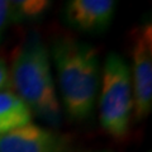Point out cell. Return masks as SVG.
I'll return each mask as SVG.
<instances>
[{
	"mask_svg": "<svg viewBox=\"0 0 152 152\" xmlns=\"http://www.w3.org/2000/svg\"><path fill=\"white\" fill-rule=\"evenodd\" d=\"M117 3L113 0H71L66 7V19L81 32L107 31L114 18Z\"/></svg>",
	"mask_w": 152,
	"mask_h": 152,
	"instance_id": "cell-6",
	"label": "cell"
},
{
	"mask_svg": "<svg viewBox=\"0 0 152 152\" xmlns=\"http://www.w3.org/2000/svg\"><path fill=\"white\" fill-rule=\"evenodd\" d=\"M57 72L61 99L74 121H86L94 113L100 88V64L91 45L71 36H58L51 55Z\"/></svg>",
	"mask_w": 152,
	"mask_h": 152,
	"instance_id": "cell-1",
	"label": "cell"
},
{
	"mask_svg": "<svg viewBox=\"0 0 152 152\" xmlns=\"http://www.w3.org/2000/svg\"><path fill=\"white\" fill-rule=\"evenodd\" d=\"M32 119L31 109L13 90H0V136L29 124Z\"/></svg>",
	"mask_w": 152,
	"mask_h": 152,
	"instance_id": "cell-7",
	"label": "cell"
},
{
	"mask_svg": "<svg viewBox=\"0 0 152 152\" xmlns=\"http://www.w3.org/2000/svg\"><path fill=\"white\" fill-rule=\"evenodd\" d=\"M50 57L48 48L39 34L31 33L14 55L9 70V84L33 115L51 126H58L61 107Z\"/></svg>",
	"mask_w": 152,
	"mask_h": 152,
	"instance_id": "cell-2",
	"label": "cell"
},
{
	"mask_svg": "<svg viewBox=\"0 0 152 152\" xmlns=\"http://www.w3.org/2000/svg\"><path fill=\"white\" fill-rule=\"evenodd\" d=\"M98 98L103 129L114 140L126 138L133 117L132 80L129 66L117 52H110L104 61Z\"/></svg>",
	"mask_w": 152,
	"mask_h": 152,
	"instance_id": "cell-3",
	"label": "cell"
},
{
	"mask_svg": "<svg viewBox=\"0 0 152 152\" xmlns=\"http://www.w3.org/2000/svg\"><path fill=\"white\" fill-rule=\"evenodd\" d=\"M10 3L12 20H27L36 19L47 12L51 3L45 0H15Z\"/></svg>",
	"mask_w": 152,
	"mask_h": 152,
	"instance_id": "cell-8",
	"label": "cell"
},
{
	"mask_svg": "<svg viewBox=\"0 0 152 152\" xmlns=\"http://www.w3.org/2000/svg\"><path fill=\"white\" fill-rule=\"evenodd\" d=\"M65 134L29 123L0 136V152H69Z\"/></svg>",
	"mask_w": 152,
	"mask_h": 152,
	"instance_id": "cell-5",
	"label": "cell"
},
{
	"mask_svg": "<svg viewBox=\"0 0 152 152\" xmlns=\"http://www.w3.org/2000/svg\"><path fill=\"white\" fill-rule=\"evenodd\" d=\"M95 152H110V151H95Z\"/></svg>",
	"mask_w": 152,
	"mask_h": 152,
	"instance_id": "cell-11",
	"label": "cell"
},
{
	"mask_svg": "<svg viewBox=\"0 0 152 152\" xmlns=\"http://www.w3.org/2000/svg\"><path fill=\"white\" fill-rule=\"evenodd\" d=\"M7 85H9V69L5 61L0 58V90L5 89Z\"/></svg>",
	"mask_w": 152,
	"mask_h": 152,
	"instance_id": "cell-10",
	"label": "cell"
},
{
	"mask_svg": "<svg viewBox=\"0 0 152 152\" xmlns=\"http://www.w3.org/2000/svg\"><path fill=\"white\" fill-rule=\"evenodd\" d=\"M12 22L10 3L5 1V0H0V41L3 39L4 33Z\"/></svg>",
	"mask_w": 152,
	"mask_h": 152,
	"instance_id": "cell-9",
	"label": "cell"
},
{
	"mask_svg": "<svg viewBox=\"0 0 152 152\" xmlns=\"http://www.w3.org/2000/svg\"><path fill=\"white\" fill-rule=\"evenodd\" d=\"M129 67L133 91V117L143 119L152 109V27L137 26L131 34Z\"/></svg>",
	"mask_w": 152,
	"mask_h": 152,
	"instance_id": "cell-4",
	"label": "cell"
}]
</instances>
